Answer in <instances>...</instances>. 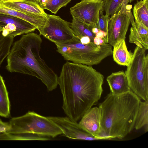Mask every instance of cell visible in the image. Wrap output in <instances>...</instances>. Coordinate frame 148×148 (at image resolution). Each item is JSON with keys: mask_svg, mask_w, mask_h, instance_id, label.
Returning <instances> with one entry per match:
<instances>
[{"mask_svg": "<svg viewBox=\"0 0 148 148\" xmlns=\"http://www.w3.org/2000/svg\"><path fill=\"white\" fill-rule=\"evenodd\" d=\"M2 0H0V1H2Z\"/></svg>", "mask_w": 148, "mask_h": 148, "instance_id": "31", "label": "cell"}, {"mask_svg": "<svg viewBox=\"0 0 148 148\" xmlns=\"http://www.w3.org/2000/svg\"><path fill=\"white\" fill-rule=\"evenodd\" d=\"M144 127L146 132L148 130V99L140 101L134 128L139 130Z\"/></svg>", "mask_w": 148, "mask_h": 148, "instance_id": "21", "label": "cell"}, {"mask_svg": "<svg viewBox=\"0 0 148 148\" xmlns=\"http://www.w3.org/2000/svg\"><path fill=\"white\" fill-rule=\"evenodd\" d=\"M55 44L57 51L65 60L90 66L99 64L112 53V46L108 43L100 46L93 42L84 44L75 36L66 42Z\"/></svg>", "mask_w": 148, "mask_h": 148, "instance_id": "5", "label": "cell"}, {"mask_svg": "<svg viewBox=\"0 0 148 148\" xmlns=\"http://www.w3.org/2000/svg\"><path fill=\"white\" fill-rule=\"evenodd\" d=\"M129 42L146 50L148 49V27L142 23L134 21L130 29Z\"/></svg>", "mask_w": 148, "mask_h": 148, "instance_id": "16", "label": "cell"}, {"mask_svg": "<svg viewBox=\"0 0 148 148\" xmlns=\"http://www.w3.org/2000/svg\"><path fill=\"white\" fill-rule=\"evenodd\" d=\"M133 13L135 22L141 23L148 27V0L137 1L134 4Z\"/></svg>", "mask_w": 148, "mask_h": 148, "instance_id": "19", "label": "cell"}, {"mask_svg": "<svg viewBox=\"0 0 148 148\" xmlns=\"http://www.w3.org/2000/svg\"><path fill=\"white\" fill-rule=\"evenodd\" d=\"M127 0H103V9L106 14L112 16L118 12L123 4Z\"/></svg>", "mask_w": 148, "mask_h": 148, "instance_id": "24", "label": "cell"}, {"mask_svg": "<svg viewBox=\"0 0 148 148\" xmlns=\"http://www.w3.org/2000/svg\"><path fill=\"white\" fill-rule=\"evenodd\" d=\"M93 42L97 45H101L105 44L104 40L101 38L95 36Z\"/></svg>", "mask_w": 148, "mask_h": 148, "instance_id": "28", "label": "cell"}, {"mask_svg": "<svg viewBox=\"0 0 148 148\" xmlns=\"http://www.w3.org/2000/svg\"><path fill=\"white\" fill-rule=\"evenodd\" d=\"M99 30L98 28L96 27H93L92 29V32L95 35L97 33Z\"/></svg>", "mask_w": 148, "mask_h": 148, "instance_id": "29", "label": "cell"}, {"mask_svg": "<svg viewBox=\"0 0 148 148\" xmlns=\"http://www.w3.org/2000/svg\"><path fill=\"white\" fill-rule=\"evenodd\" d=\"M36 27L19 18L0 13V31L4 37L13 38L32 32Z\"/></svg>", "mask_w": 148, "mask_h": 148, "instance_id": "11", "label": "cell"}, {"mask_svg": "<svg viewBox=\"0 0 148 148\" xmlns=\"http://www.w3.org/2000/svg\"><path fill=\"white\" fill-rule=\"evenodd\" d=\"M38 30L40 35L55 44L66 42L75 36L71 23L55 15L47 14L44 25Z\"/></svg>", "mask_w": 148, "mask_h": 148, "instance_id": "8", "label": "cell"}, {"mask_svg": "<svg viewBox=\"0 0 148 148\" xmlns=\"http://www.w3.org/2000/svg\"><path fill=\"white\" fill-rule=\"evenodd\" d=\"M95 36L103 39L105 43H108V34L106 32L99 30L95 34Z\"/></svg>", "mask_w": 148, "mask_h": 148, "instance_id": "26", "label": "cell"}, {"mask_svg": "<svg viewBox=\"0 0 148 148\" xmlns=\"http://www.w3.org/2000/svg\"><path fill=\"white\" fill-rule=\"evenodd\" d=\"M134 0H127L123 4L120 11L111 16L108 29V43L113 46L120 39L125 38L129 25L134 24L131 9L132 6L128 4Z\"/></svg>", "mask_w": 148, "mask_h": 148, "instance_id": "7", "label": "cell"}, {"mask_svg": "<svg viewBox=\"0 0 148 148\" xmlns=\"http://www.w3.org/2000/svg\"><path fill=\"white\" fill-rule=\"evenodd\" d=\"M0 13L24 20L34 25L37 30L43 26L47 16L38 14L23 13L8 8L0 3Z\"/></svg>", "mask_w": 148, "mask_h": 148, "instance_id": "14", "label": "cell"}, {"mask_svg": "<svg viewBox=\"0 0 148 148\" xmlns=\"http://www.w3.org/2000/svg\"><path fill=\"white\" fill-rule=\"evenodd\" d=\"M0 3L11 9L25 13H36L47 16L45 12L38 4L26 0H3Z\"/></svg>", "mask_w": 148, "mask_h": 148, "instance_id": "13", "label": "cell"}, {"mask_svg": "<svg viewBox=\"0 0 148 148\" xmlns=\"http://www.w3.org/2000/svg\"><path fill=\"white\" fill-rule=\"evenodd\" d=\"M103 0H82L70 8V12L72 16L98 29L99 16L103 11Z\"/></svg>", "mask_w": 148, "mask_h": 148, "instance_id": "9", "label": "cell"}, {"mask_svg": "<svg viewBox=\"0 0 148 148\" xmlns=\"http://www.w3.org/2000/svg\"><path fill=\"white\" fill-rule=\"evenodd\" d=\"M78 123L83 130L89 134L96 137H103L100 136V118L98 107L90 108L84 115Z\"/></svg>", "mask_w": 148, "mask_h": 148, "instance_id": "12", "label": "cell"}, {"mask_svg": "<svg viewBox=\"0 0 148 148\" xmlns=\"http://www.w3.org/2000/svg\"><path fill=\"white\" fill-rule=\"evenodd\" d=\"M42 40L32 32L24 34L15 42L7 57L6 68L11 73L34 76L41 80L47 90L51 91L58 85L57 74L40 57Z\"/></svg>", "mask_w": 148, "mask_h": 148, "instance_id": "2", "label": "cell"}, {"mask_svg": "<svg viewBox=\"0 0 148 148\" xmlns=\"http://www.w3.org/2000/svg\"><path fill=\"white\" fill-rule=\"evenodd\" d=\"M14 38L4 37L0 31V66L9 53Z\"/></svg>", "mask_w": 148, "mask_h": 148, "instance_id": "23", "label": "cell"}, {"mask_svg": "<svg viewBox=\"0 0 148 148\" xmlns=\"http://www.w3.org/2000/svg\"><path fill=\"white\" fill-rule=\"evenodd\" d=\"M71 0H42L40 5L43 10L46 9L56 14L61 8L66 6Z\"/></svg>", "mask_w": 148, "mask_h": 148, "instance_id": "22", "label": "cell"}, {"mask_svg": "<svg viewBox=\"0 0 148 148\" xmlns=\"http://www.w3.org/2000/svg\"><path fill=\"white\" fill-rule=\"evenodd\" d=\"M106 80L110 92L114 95L123 94L131 90L126 76L123 71L112 73L107 77Z\"/></svg>", "mask_w": 148, "mask_h": 148, "instance_id": "15", "label": "cell"}, {"mask_svg": "<svg viewBox=\"0 0 148 148\" xmlns=\"http://www.w3.org/2000/svg\"><path fill=\"white\" fill-rule=\"evenodd\" d=\"M104 77L91 66L66 62L58 77L66 116L77 122L100 99Z\"/></svg>", "mask_w": 148, "mask_h": 148, "instance_id": "1", "label": "cell"}, {"mask_svg": "<svg viewBox=\"0 0 148 148\" xmlns=\"http://www.w3.org/2000/svg\"><path fill=\"white\" fill-rule=\"evenodd\" d=\"M113 47L114 60L120 65L127 66L132 60L133 53L128 50L125 40H119Z\"/></svg>", "mask_w": 148, "mask_h": 148, "instance_id": "17", "label": "cell"}, {"mask_svg": "<svg viewBox=\"0 0 148 148\" xmlns=\"http://www.w3.org/2000/svg\"><path fill=\"white\" fill-rule=\"evenodd\" d=\"M47 117L61 130L62 133V136L70 139L87 140H108L105 137H96L85 132L77 122L72 120L67 116H49Z\"/></svg>", "mask_w": 148, "mask_h": 148, "instance_id": "10", "label": "cell"}, {"mask_svg": "<svg viewBox=\"0 0 148 148\" xmlns=\"http://www.w3.org/2000/svg\"><path fill=\"white\" fill-rule=\"evenodd\" d=\"M10 116V103L3 77L0 75V116L5 118Z\"/></svg>", "mask_w": 148, "mask_h": 148, "instance_id": "20", "label": "cell"}, {"mask_svg": "<svg viewBox=\"0 0 148 148\" xmlns=\"http://www.w3.org/2000/svg\"><path fill=\"white\" fill-rule=\"evenodd\" d=\"M140 99L131 90L114 95L110 92L99 105L100 136L121 139L134 128Z\"/></svg>", "mask_w": 148, "mask_h": 148, "instance_id": "3", "label": "cell"}, {"mask_svg": "<svg viewBox=\"0 0 148 148\" xmlns=\"http://www.w3.org/2000/svg\"><path fill=\"white\" fill-rule=\"evenodd\" d=\"M71 27L75 36L79 39L83 37L88 36L93 42L95 35L92 32L93 27L89 24L72 16Z\"/></svg>", "mask_w": 148, "mask_h": 148, "instance_id": "18", "label": "cell"}, {"mask_svg": "<svg viewBox=\"0 0 148 148\" xmlns=\"http://www.w3.org/2000/svg\"><path fill=\"white\" fill-rule=\"evenodd\" d=\"M9 128V123L4 122L0 119V133L6 132Z\"/></svg>", "mask_w": 148, "mask_h": 148, "instance_id": "27", "label": "cell"}, {"mask_svg": "<svg viewBox=\"0 0 148 148\" xmlns=\"http://www.w3.org/2000/svg\"><path fill=\"white\" fill-rule=\"evenodd\" d=\"M5 132L12 134L13 140H48L61 135L60 128L47 117L34 111L10 119Z\"/></svg>", "mask_w": 148, "mask_h": 148, "instance_id": "4", "label": "cell"}, {"mask_svg": "<svg viewBox=\"0 0 148 148\" xmlns=\"http://www.w3.org/2000/svg\"><path fill=\"white\" fill-rule=\"evenodd\" d=\"M146 50L136 47L125 72L130 90L144 101L148 99V54Z\"/></svg>", "mask_w": 148, "mask_h": 148, "instance_id": "6", "label": "cell"}, {"mask_svg": "<svg viewBox=\"0 0 148 148\" xmlns=\"http://www.w3.org/2000/svg\"><path fill=\"white\" fill-rule=\"evenodd\" d=\"M27 1H31L34 2H35L38 4L39 5L41 3V1L42 0H26Z\"/></svg>", "mask_w": 148, "mask_h": 148, "instance_id": "30", "label": "cell"}, {"mask_svg": "<svg viewBox=\"0 0 148 148\" xmlns=\"http://www.w3.org/2000/svg\"><path fill=\"white\" fill-rule=\"evenodd\" d=\"M110 16L106 14L103 15V12L100 14L98 21V29L108 34V29Z\"/></svg>", "mask_w": 148, "mask_h": 148, "instance_id": "25", "label": "cell"}]
</instances>
